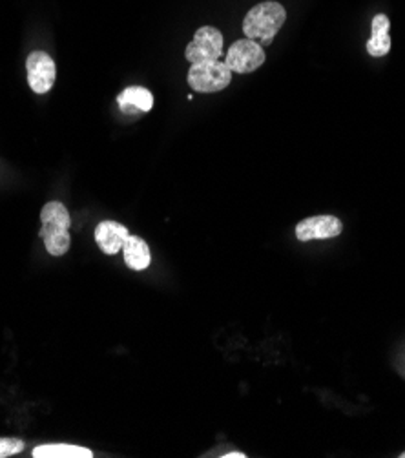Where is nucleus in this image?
Masks as SVG:
<instances>
[{"label":"nucleus","instance_id":"nucleus-1","mask_svg":"<svg viewBox=\"0 0 405 458\" xmlns=\"http://www.w3.org/2000/svg\"><path fill=\"white\" fill-rule=\"evenodd\" d=\"M40 221H42L40 236L44 245H46V250L55 258L64 256L72 245V238H70L72 217L68 208L59 201H50L42 207Z\"/></svg>","mask_w":405,"mask_h":458},{"label":"nucleus","instance_id":"nucleus-2","mask_svg":"<svg viewBox=\"0 0 405 458\" xmlns=\"http://www.w3.org/2000/svg\"><path fill=\"white\" fill-rule=\"evenodd\" d=\"M285 8L280 3L268 0V3H261L247 13L243 21V31L247 38L256 40L261 46H268L285 24Z\"/></svg>","mask_w":405,"mask_h":458},{"label":"nucleus","instance_id":"nucleus-3","mask_svg":"<svg viewBox=\"0 0 405 458\" xmlns=\"http://www.w3.org/2000/svg\"><path fill=\"white\" fill-rule=\"evenodd\" d=\"M232 81V72L224 61L194 63L189 70V84L201 94H215L227 88Z\"/></svg>","mask_w":405,"mask_h":458},{"label":"nucleus","instance_id":"nucleus-4","mask_svg":"<svg viewBox=\"0 0 405 458\" xmlns=\"http://www.w3.org/2000/svg\"><path fill=\"white\" fill-rule=\"evenodd\" d=\"M223 55V35L217 28L203 26L196 31L194 40L187 46L185 57L187 61L203 63V61H217Z\"/></svg>","mask_w":405,"mask_h":458},{"label":"nucleus","instance_id":"nucleus-5","mask_svg":"<svg viewBox=\"0 0 405 458\" xmlns=\"http://www.w3.org/2000/svg\"><path fill=\"white\" fill-rule=\"evenodd\" d=\"M232 73H252L265 63L263 46L250 38H241L231 46L224 59Z\"/></svg>","mask_w":405,"mask_h":458},{"label":"nucleus","instance_id":"nucleus-6","mask_svg":"<svg viewBox=\"0 0 405 458\" xmlns=\"http://www.w3.org/2000/svg\"><path fill=\"white\" fill-rule=\"evenodd\" d=\"M28 82L35 94H48L52 86L55 84L57 68L55 61L46 52H33L28 55L26 61Z\"/></svg>","mask_w":405,"mask_h":458},{"label":"nucleus","instance_id":"nucleus-7","mask_svg":"<svg viewBox=\"0 0 405 458\" xmlns=\"http://www.w3.org/2000/svg\"><path fill=\"white\" fill-rule=\"evenodd\" d=\"M343 223L334 216H314L300 221L296 225V238L300 242L310 240H329L340 236Z\"/></svg>","mask_w":405,"mask_h":458},{"label":"nucleus","instance_id":"nucleus-8","mask_svg":"<svg viewBox=\"0 0 405 458\" xmlns=\"http://www.w3.org/2000/svg\"><path fill=\"white\" fill-rule=\"evenodd\" d=\"M128 236V228L117 221H101L96 228V242L99 249L108 256L121 252Z\"/></svg>","mask_w":405,"mask_h":458},{"label":"nucleus","instance_id":"nucleus-9","mask_svg":"<svg viewBox=\"0 0 405 458\" xmlns=\"http://www.w3.org/2000/svg\"><path fill=\"white\" fill-rule=\"evenodd\" d=\"M119 108L124 114H139L150 112L154 106V96L143 86H130L122 89V94L117 98Z\"/></svg>","mask_w":405,"mask_h":458},{"label":"nucleus","instance_id":"nucleus-10","mask_svg":"<svg viewBox=\"0 0 405 458\" xmlns=\"http://www.w3.org/2000/svg\"><path fill=\"white\" fill-rule=\"evenodd\" d=\"M124 261L131 270H145L148 268L152 261V254L148 249V243L139 236H128L124 247H122Z\"/></svg>","mask_w":405,"mask_h":458},{"label":"nucleus","instance_id":"nucleus-11","mask_svg":"<svg viewBox=\"0 0 405 458\" xmlns=\"http://www.w3.org/2000/svg\"><path fill=\"white\" fill-rule=\"evenodd\" d=\"M391 22L385 15H376L373 19V35L367 40V54L373 57H384L391 50V37H389Z\"/></svg>","mask_w":405,"mask_h":458},{"label":"nucleus","instance_id":"nucleus-12","mask_svg":"<svg viewBox=\"0 0 405 458\" xmlns=\"http://www.w3.org/2000/svg\"><path fill=\"white\" fill-rule=\"evenodd\" d=\"M35 458H92L94 453L79 447V445H68V444H48L38 445L33 449Z\"/></svg>","mask_w":405,"mask_h":458},{"label":"nucleus","instance_id":"nucleus-13","mask_svg":"<svg viewBox=\"0 0 405 458\" xmlns=\"http://www.w3.org/2000/svg\"><path fill=\"white\" fill-rule=\"evenodd\" d=\"M24 449V442L19 438H0V458L19 454Z\"/></svg>","mask_w":405,"mask_h":458},{"label":"nucleus","instance_id":"nucleus-14","mask_svg":"<svg viewBox=\"0 0 405 458\" xmlns=\"http://www.w3.org/2000/svg\"><path fill=\"white\" fill-rule=\"evenodd\" d=\"M223 458H247V454H243V453H238V451H234V453H227V454H221Z\"/></svg>","mask_w":405,"mask_h":458},{"label":"nucleus","instance_id":"nucleus-15","mask_svg":"<svg viewBox=\"0 0 405 458\" xmlns=\"http://www.w3.org/2000/svg\"><path fill=\"white\" fill-rule=\"evenodd\" d=\"M400 458H405V453H401V454H400Z\"/></svg>","mask_w":405,"mask_h":458}]
</instances>
